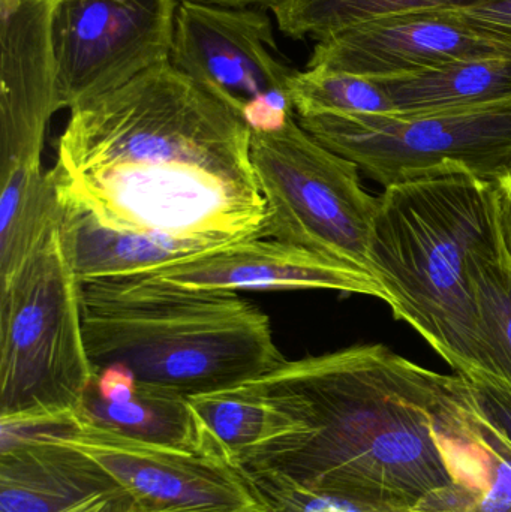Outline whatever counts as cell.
I'll list each match as a JSON object with an SVG mask.
<instances>
[{
  "instance_id": "1",
  "label": "cell",
  "mask_w": 511,
  "mask_h": 512,
  "mask_svg": "<svg viewBox=\"0 0 511 512\" xmlns=\"http://www.w3.org/2000/svg\"><path fill=\"white\" fill-rule=\"evenodd\" d=\"M246 385L294 429L237 468L423 512L449 490L473 512L491 489L492 459L477 435L470 382L459 373L362 343L285 360Z\"/></svg>"
},
{
  "instance_id": "2",
  "label": "cell",
  "mask_w": 511,
  "mask_h": 512,
  "mask_svg": "<svg viewBox=\"0 0 511 512\" xmlns=\"http://www.w3.org/2000/svg\"><path fill=\"white\" fill-rule=\"evenodd\" d=\"M69 111L48 171L60 197L117 230L218 246L261 236L251 128L171 60Z\"/></svg>"
},
{
  "instance_id": "3",
  "label": "cell",
  "mask_w": 511,
  "mask_h": 512,
  "mask_svg": "<svg viewBox=\"0 0 511 512\" xmlns=\"http://www.w3.org/2000/svg\"><path fill=\"white\" fill-rule=\"evenodd\" d=\"M506 254L495 183L443 170L384 188L368 268L396 319L462 376L477 370L473 264Z\"/></svg>"
},
{
  "instance_id": "4",
  "label": "cell",
  "mask_w": 511,
  "mask_h": 512,
  "mask_svg": "<svg viewBox=\"0 0 511 512\" xmlns=\"http://www.w3.org/2000/svg\"><path fill=\"white\" fill-rule=\"evenodd\" d=\"M80 300L95 373L123 366L138 384L191 399L255 381L285 361L269 316L234 292L129 277L83 285Z\"/></svg>"
},
{
  "instance_id": "5",
  "label": "cell",
  "mask_w": 511,
  "mask_h": 512,
  "mask_svg": "<svg viewBox=\"0 0 511 512\" xmlns=\"http://www.w3.org/2000/svg\"><path fill=\"white\" fill-rule=\"evenodd\" d=\"M80 291L57 225L0 283V418L80 409L95 379Z\"/></svg>"
},
{
  "instance_id": "6",
  "label": "cell",
  "mask_w": 511,
  "mask_h": 512,
  "mask_svg": "<svg viewBox=\"0 0 511 512\" xmlns=\"http://www.w3.org/2000/svg\"><path fill=\"white\" fill-rule=\"evenodd\" d=\"M251 156L269 213L260 239L369 271L380 198L363 189L354 162L315 140L297 117L279 131H252Z\"/></svg>"
},
{
  "instance_id": "7",
  "label": "cell",
  "mask_w": 511,
  "mask_h": 512,
  "mask_svg": "<svg viewBox=\"0 0 511 512\" xmlns=\"http://www.w3.org/2000/svg\"><path fill=\"white\" fill-rule=\"evenodd\" d=\"M323 146L384 188L443 170L498 183L511 173V108L398 116L297 117Z\"/></svg>"
},
{
  "instance_id": "8",
  "label": "cell",
  "mask_w": 511,
  "mask_h": 512,
  "mask_svg": "<svg viewBox=\"0 0 511 512\" xmlns=\"http://www.w3.org/2000/svg\"><path fill=\"white\" fill-rule=\"evenodd\" d=\"M171 63L236 110L251 131H279L297 117L290 96L296 69L279 59L263 9L179 2Z\"/></svg>"
},
{
  "instance_id": "9",
  "label": "cell",
  "mask_w": 511,
  "mask_h": 512,
  "mask_svg": "<svg viewBox=\"0 0 511 512\" xmlns=\"http://www.w3.org/2000/svg\"><path fill=\"white\" fill-rule=\"evenodd\" d=\"M179 0H56L51 20L59 110L171 60Z\"/></svg>"
},
{
  "instance_id": "10",
  "label": "cell",
  "mask_w": 511,
  "mask_h": 512,
  "mask_svg": "<svg viewBox=\"0 0 511 512\" xmlns=\"http://www.w3.org/2000/svg\"><path fill=\"white\" fill-rule=\"evenodd\" d=\"M59 439L101 463L143 511L272 512L242 469L221 457L147 444L81 417Z\"/></svg>"
},
{
  "instance_id": "11",
  "label": "cell",
  "mask_w": 511,
  "mask_h": 512,
  "mask_svg": "<svg viewBox=\"0 0 511 512\" xmlns=\"http://www.w3.org/2000/svg\"><path fill=\"white\" fill-rule=\"evenodd\" d=\"M491 56H511L510 39L474 26L458 9H422L318 41L308 68L324 66L387 81Z\"/></svg>"
},
{
  "instance_id": "12",
  "label": "cell",
  "mask_w": 511,
  "mask_h": 512,
  "mask_svg": "<svg viewBox=\"0 0 511 512\" xmlns=\"http://www.w3.org/2000/svg\"><path fill=\"white\" fill-rule=\"evenodd\" d=\"M56 0H0V167L41 164L57 104L51 20Z\"/></svg>"
},
{
  "instance_id": "13",
  "label": "cell",
  "mask_w": 511,
  "mask_h": 512,
  "mask_svg": "<svg viewBox=\"0 0 511 512\" xmlns=\"http://www.w3.org/2000/svg\"><path fill=\"white\" fill-rule=\"evenodd\" d=\"M173 288L203 292L329 289L389 301L374 274L270 239H248L143 276Z\"/></svg>"
},
{
  "instance_id": "14",
  "label": "cell",
  "mask_w": 511,
  "mask_h": 512,
  "mask_svg": "<svg viewBox=\"0 0 511 512\" xmlns=\"http://www.w3.org/2000/svg\"><path fill=\"white\" fill-rule=\"evenodd\" d=\"M122 492L101 463L57 435L0 451V512H68Z\"/></svg>"
},
{
  "instance_id": "15",
  "label": "cell",
  "mask_w": 511,
  "mask_h": 512,
  "mask_svg": "<svg viewBox=\"0 0 511 512\" xmlns=\"http://www.w3.org/2000/svg\"><path fill=\"white\" fill-rule=\"evenodd\" d=\"M57 231L63 254L80 286L143 276L221 248L194 240L117 230L60 195Z\"/></svg>"
},
{
  "instance_id": "16",
  "label": "cell",
  "mask_w": 511,
  "mask_h": 512,
  "mask_svg": "<svg viewBox=\"0 0 511 512\" xmlns=\"http://www.w3.org/2000/svg\"><path fill=\"white\" fill-rule=\"evenodd\" d=\"M380 83L398 116L511 108V56L462 60Z\"/></svg>"
},
{
  "instance_id": "17",
  "label": "cell",
  "mask_w": 511,
  "mask_h": 512,
  "mask_svg": "<svg viewBox=\"0 0 511 512\" xmlns=\"http://www.w3.org/2000/svg\"><path fill=\"white\" fill-rule=\"evenodd\" d=\"M78 415L92 426L126 438L224 459L189 399L179 394L137 382L131 393L107 400L89 387Z\"/></svg>"
},
{
  "instance_id": "18",
  "label": "cell",
  "mask_w": 511,
  "mask_h": 512,
  "mask_svg": "<svg viewBox=\"0 0 511 512\" xmlns=\"http://www.w3.org/2000/svg\"><path fill=\"white\" fill-rule=\"evenodd\" d=\"M0 283L11 279L57 225L59 195L41 164L0 167Z\"/></svg>"
},
{
  "instance_id": "19",
  "label": "cell",
  "mask_w": 511,
  "mask_h": 512,
  "mask_svg": "<svg viewBox=\"0 0 511 512\" xmlns=\"http://www.w3.org/2000/svg\"><path fill=\"white\" fill-rule=\"evenodd\" d=\"M219 454L239 466L243 457L293 432L294 423L269 400L243 384L189 399Z\"/></svg>"
},
{
  "instance_id": "20",
  "label": "cell",
  "mask_w": 511,
  "mask_h": 512,
  "mask_svg": "<svg viewBox=\"0 0 511 512\" xmlns=\"http://www.w3.org/2000/svg\"><path fill=\"white\" fill-rule=\"evenodd\" d=\"M485 0H278L270 8L279 30L323 41L351 27L422 9H465Z\"/></svg>"
},
{
  "instance_id": "21",
  "label": "cell",
  "mask_w": 511,
  "mask_h": 512,
  "mask_svg": "<svg viewBox=\"0 0 511 512\" xmlns=\"http://www.w3.org/2000/svg\"><path fill=\"white\" fill-rule=\"evenodd\" d=\"M473 282L479 333L474 373L511 387V261L507 252L476 259Z\"/></svg>"
},
{
  "instance_id": "22",
  "label": "cell",
  "mask_w": 511,
  "mask_h": 512,
  "mask_svg": "<svg viewBox=\"0 0 511 512\" xmlns=\"http://www.w3.org/2000/svg\"><path fill=\"white\" fill-rule=\"evenodd\" d=\"M290 96L297 117L395 114L380 81L324 66L294 72Z\"/></svg>"
},
{
  "instance_id": "23",
  "label": "cell",
  "mask_w": 511,
  "mask_h": 512,
  "mask_svg": "<svg viewBox=\"0 0 511 512\" xmlns=\"http://www.w3.org/2000/svg\"><path fill=\"white\" fill-rule=\"evenodd\" d=\"M242 471L272 512H423L393 502L306 489L273 472Z\"/></svg>"
},
{
  "instance_id": "24",
  "label": "cell",
  "mask_w": 511,
  "mask_h": 512,
  "mask_svg": "<svg viewBox=\"0 0 511 512\" xmlns=\"http://www.w3.org/2000/svg\"><path fill=\"white\" fill-rule=\"evenodd\" d=\"M474 418L480 442L492 459V486L477 502L473 512H511V444L501 433L480 420L476 411Z\"/></svg>"
},
{
  "instance_id": "25",
  "label": "cell",
  "mask_w": 511,
  "mask_h": 512,
  "mask_svg": "<svg viewBox=\"0 0 511 512\" xmlns=\"http://www.w3.org/2000/svg\"><path fill=\"white\" fill-rule=\"evenodd\" d=\"M465 378L470 382L477 417L501 433L511 444V387L480 373Z\"/></svg>"
},
{
  "instance_id": "26",
  "label": "cell",
  "mask_w": 511,
  "mask_h": 512,
  "mask_svg": "<svg viewBox=\"0 0 511 512\" xmlns=\"http://www.w3.org/2000/svg\"><path fill=\"white\" fill-rule=\"evenodd\" d=\"M458 11L474 26L511 41V0H485Z\"/></svg>"
},
{
  "instance_id": "27",
  "label": "cell",
  "mask_w": 511,
  "mask_h": 512,
  "mask_svg": "<svg viewBox=\"0 0 511 512\" xmlns=\"http://www.w3.org/2000/svg\"><path fill=\"white\" fill-rule=\"evenodd\" d=\"M68 512H146L128 492L98 496Z\"/></svg>"
},
{
  "instance_id": "28",
  "label": "cell",
  "mask_w": 511,
  "mask_h": 512,
  "mask_svg": "<svg viewBox=\"0 0 511 512\" xmlns=\"http://www.w3.org/2000/svg\"><path fill=\"white\" fill-rule=\"evenodd\" d=\"M500 195L501 231H503L504 248L511 261V173L498 183Z\"/></svg>"
},
{
  "instance_id": "29",
  "label": "cell",
  "mask_w": 511,
  "mask_h": 512,
  "mask_svg": "<svg viewBox=\"0 0 511 512\" xmlns=\"http://www.w3.org/2000/svg\"><path fill=\"white\" fill-rule=\"evenodd\" d=\"M179 2L203 3V5L222 6V8L270 9L278 0H179Z\"/></svg>"
}]
</instances>
